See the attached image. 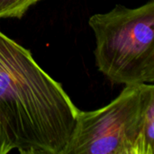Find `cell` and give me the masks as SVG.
I'll return each instance as SVG.
<instances>
[{"mask_svg":"<svg viewBox=\"0 0 154 154\" xmlns=\"http://www.w3.org/2000/svg\"><path fill=\"white\" fill-rule=\"evenodd\" d=\"M79 108L32 52L0 31V122L22 154H63Z\"/></svg>","mask_w":154,"mask_h":154,"instance_id":"obj_1","label":"cell"},{"mask_svg":"<svg viewBox=\"0 0 154 154\" xmlns=\"http://www.w3.org/2000/svg\"><path fill=\"white\" fill-rule=\"evenodd\" d=\"M14 150V145L5 129L2 123L0 122V154H6Z\"/></svg>","mask_w":154,"mask_h":154,"instance_id":"obj_5","label":"cell"},{"mask_svg":"<svg viewBox=\"0 0 154 154\" xmlns=\"http://www.w3.org/2000/svg\"><path fill=\"white\" fill-rule=\"evenodd\" d=\"M42 0H0V19L22 18L27 10Z\"/></svg>","mask_w":154,"mask_h":154,"instance_id":"obj_4","label":"cell"},{"mask_svg":"<svg viewBox=\"0 0 154 154\" xmlns=\"http://www.w3.org/2000/svg\"><path fill=\"white\" fill-rule=\"evenodd\" d=\"M154 86L126 85L108 105L77 114L63 154H153Z\"/></svg>","mask_w":154,"mask_h":154,"instance_id":"obj_2","label":"cell"},{"mask_svg":"<svg viewBox=\"0 0 154 154\" xmlns=\"http://www.w3.org/2000/svg\"><path fill=\"white\" fill-rule=\"evenodd\" d=\"M88 24L95 35L97 69L112 83L154 82V0L130 8L116 5L93 14Z\"/></svg>","mask_w":154,"mask_h":154,"instance_id":"obj_3","label":"cell"}]
</instances>
